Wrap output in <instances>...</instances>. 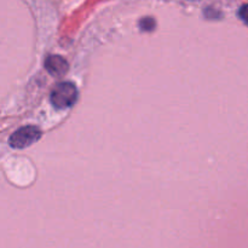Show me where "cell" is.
<instances>
[{
    "label": "cell",
    "mask_w": 248,
    "mask_h": 248,
    "mask_svg": "<svg viewBox=\"0 0 248 248\" xmlns=\"http://www.w3.org/2000/svg\"><path fill=\"white\" fill-rule=\"evenodd\" d=\"M78 99V89L73 82H58L51 91L50 101L56 109H65L72 107Z\"/></svg>",
    "instance_id": "cell-1"
},
{
    "label": "cell",
    "mask_w": 248,
    "mask_h": 248,
    "mask_svg": "<svg viewBox=\"0 0 248 248\" xmlns=\"http://www.w3.org/2000/svg\"><path fill=\"white\" fill-rule=\"evenodd\" d=\"M41 137V131L36 126H23L15 131L10 137V145L15 149H24L38 142Z\"/></svg>",
    "instance_id": "cell-2"
},
{
    "label": "cell",
    "mask_w": 248,
    "mask_h": 248,
    "mask_svg": "<svg viewBox=\"0 0 248 248\" xmlns=\"http://www.w3.org/2000/svg\"><path fill=\"white\" fill-rule=\"evenodd\" d=\"M45 68L52 77H63L69 69L67 61L57 55H50L46 57Z\"/></svg>",
    "instance_id": "cell-3"
},
{
    "label": "cell",
    "mask_w": 248,
    "mask_h": 248,
    "mask_svg": "<svg viewBox=\"0 0 248 248\" xmlns=\"http://www.w3.org/2000/svg\"><path fill=\"white\" fill-rule=\"evenodd\" d=\"M140 28L145 31H153L155 27V21L153 18H150V17H145V18H143L142 21L140 22Z\"/></svg>",
    "instance_id": "cell-4"
},
{
    "label": "cell",
    "mask_w": 248,
    "mask_h": 248,
    "mask_svg": "<svg viewBox=\"0 0 248 248\" xmlns=\"http://www.w3.org/2000/svg\"><path fill=\"white\" fill-rule=\"evenodd\" d=\"M239 16L248 26V4L244 5V6L239 10Z\"/></svg>",
    "instance_id": "cell-5"
}]
</instances>
